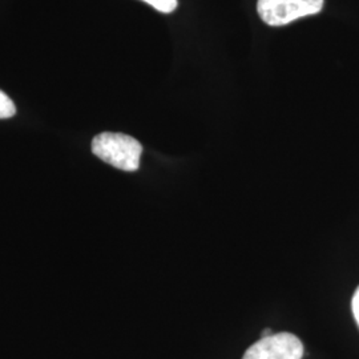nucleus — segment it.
<instances>
[{"mask_svg": "<svg viewBox=\"0 0 359 359\" xmlns=\"http://www.w3.org/2000/svg\"><path fill=\"white\" fill-rule=\"evenodd\" d=\"M92 154L120 170L135 172L140 167L142 147L128 135L104 132L93 137Z\"/></svg>", "mask_w": 359, "mask_h": 359, "instance_id": "obj_1", "label": "nucleus"}, {"mask_svg": "<svg viewBox=\"0 0 359 359\" xmlns=\"http://www.w3.org/2000/svg\"><path fill=\"white\" fill-rule=\"evenodd\" d=\"M323 3L325 0H258L257 13L268 26L283 27L321 13Z\"/></svg>", "mask_w": 359, "mask_h": 359, "instance_id": "obj_2", "label": "nucleus"}, {"mask_svg": "<svg viewBox=\"0 0 359 359\" xmlns=\"http://www.w3.org/2000/svg\"><path fill=\"white\" fill-rule=\"evenodd\" d=\"M304 345L292 333L271 334L245 351L243 359H302Z\"/></svg>", "mask_w": 359, "mask_h": 359, "instance_id": "obj_3", "label": "nucleus"}, {"mask_svg": "<svg viewBox=\"0 0 359 359\" xmlns=\"http://www.w3.org/2000/svg\"><path fill=\"white\" fill-rule=\"evenodd\" d=\"M16 114V107L11 97L0 90V118H10Z\"/></svg>", "mask_w": 359, "mask_h": 359, "instance_id": "obj_4", "label": "nucleus"}, {"mask_svg": "<svg viewBox=\"0 0 359 359\" xmlns=\"http://www.w3.org/2000/svg\"><path fill=\"white\" fill-rule=\"evenodd\" d=\"M158 13H170L177 8V0H142Z\"/></svg>", "mask_w": 359, "mask_h": 359, "instance_id": "obj_5", "label": "nucleus"}, {"mask_svg": "<svg viewBox=\"0 0 359 359\" xmlns=\"http://www.w3.org/2000/svg\"><path fill=\"white\" fill-rule=\"evenodd\" d=\"M351 308H353V314L355 317V321L359 326V286L355 290V293L353 295V301H351Z\"/></svg>", "mask_w": 359, "mask_h": 359, "instance_id": "obj_6", "label": "nucleus"}, {"mask_svg": "<svg viewBox=\"0 0 359 359\" xmlns=\"http://www.w3.org/2000/svg\"><path fill=\"white\" fill-rule=\"evenodd\" d=\"M269 335H271V330H270V329H265V330H264V333H262V338L269 337Z\"/></svg>", "mask_w": 359, "mask_h": 359, "instance_id": "obj_7", "label": "nucleus"}]
</instances>
